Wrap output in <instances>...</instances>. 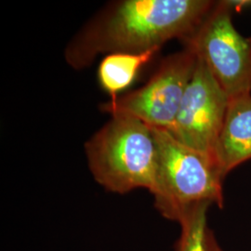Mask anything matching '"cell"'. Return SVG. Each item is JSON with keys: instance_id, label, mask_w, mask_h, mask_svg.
I'll use <instances>...</instances> for the list:
<instances>
[{"instance_id": "obj_10", "label": "cell", "mask_w": 251, "mask_h": 251, "mask_svg": "<svg viewBox=\"0 0 251 251\" xmlns=\"http://www.w3.org/2000/svg\"><path fill=\"white\" fill-rule=\"evenodd\" d=\"M206 247H207V251H223L216 244L212 234L209 232H207V235H206Z\"/></svg>"}, {"instance_id": "obj_9", "label": "cell", "mask_w": 251, "mask_h": 251, "mask_svg": "<svg viewBox=\"0 0 251 251\" xmlns=\"http://www.w3.org/2000/svg\"><path fill=\"white\" fill-rule=\"evenodd\" d=\"M206 205L198 206L180 223L181 233L176 251H207Z\"/></svg>"}, {"instance_id": "obj_7", "label": "cell", "mask_w": 251, "mask_h": 251, "mask_svg": "<svg viewBox=\"0 0 251 251\" xmlns=\"http://www.w3.org/2000/svg\"><path fill=\"white\" fill-rule=\"evenodd\" d=\"M215 158L224 177L251 158V94L230 99L216 146Z\"/></svg>"}, {"instance_id": "obj_2", "label": "cell", "mask_w": 251, "mask_h": 251, "mask_svg": "<svg viewBox=\"0 0 251 251\" xmlns=\"http://www.w3.org/2000/svg\"><path fill=\"white\" fill-rule=\"evenodd\" d=\"M85 153L93 178L109 192L153 188L157 146L153 128L143 121L113 115L86 142Z\"/></svg>"}, {"instance_id": "obj_11", "label": "cell", "mask_w": 251, "mask_h": 251, "mask_svg": "<svg viewBox=\"0 0 251 251\" xmlns=\"http://www.w3.org/2000/svg\"><path fill=\"white\" fill-rule=\"evenodd\" d=\"M250 41H251V39H250Z\"/></svg>"}, {"instance_id": "obj_1", "label": "cell", "mask_w": 251, "mask_h": 251, "mask_svg": "<svg viewBox=\"0 0 251 251\" xmlns=\"http://www.w3.org/2000/svg\"><path fill=\"white\" fill-rule=\"evenodd\" d=\"M216 2L208 0H121L109 4L73 37L64 58L75 70L99 55L159 50L173 38L187 40Z\"/></svg>"}, {"instance_id": "obj_8", "label": "cell", "mask_w": 251, "mask_h": 251, "mask_svg": "<svg viewBox=\"0 0 251 251\" xmlns=\"http://www.w3.org/2000/svg\"><path fill=\"white\" fill-rule=\"evenodd\" d=\"M159 50H153L142 53L117 52L105 55L98 67L100 86L110 96L117 99L122 91L134 82L144 65L149 63Z\"/></svg>"}, {"instance_id": "obj_5", "label": "cell", "mask_w": 251, "mask_h": 251, "mask_svg": "<svg viewBox=\"0 0 251 251\" xmlns=\"http://www.w3.org/2000/svg\"><path fill=\"white\" fill-rule=\"evenodd\" d=\"M197 61L198 55L186 47L164 59L143 87L102 103L100 110L111 116L135 117L151 127L171 132Z\"/></svg>"}, {"instance_id": "obj_3", "label": "cell", "mask_w": 251, "mask_h": 251, "mask_svg": "<svg viewBox=\"0 0 251 251\" xmlns=\"http://www.w3.org/2000/svg\"><path fill=\"white\" fill-rule=\"evenodd\" d=\"M153 132L157 168L151 194L159 213L179 224L198 206H223L225 177L215 158L179 143L167 130Z\"/></svg>"}, {"instance_id": "obj_4", "label": "cell", "mask_w": 251, "mask_h": 251, "mask_svg": "<svg viewBox=\"0 0 251 251\" xmlns=\"http://www.w3.org/2000/svg\"><path fill=\"white\" fill-rule=\"evenodd\" d=\"M230 1L215 3L184 42L200 57L230 99L251 92V43L234 28Z\"/></svg>"}, {"instance_id": "obj_6", "label": "cell", "mask_w": 251, "mask_h": 251, "mask_svg": "<svg viewBox=\"0 0 251 251\" xmlns=\"http://www.w3.org/2000/svg\"><path fill=\"white\" fill-rule=\"evenodd\" d=\"M229 101L230 98L206 63L198 56L195 71L170 133L179 143L215 158L216 146Z\"/></svg>"}]
</instances>
